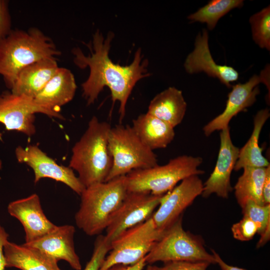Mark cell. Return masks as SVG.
Masks as SVG:
<instances>
[{
  "instance_id": "6da1fadb",
  "label": "cell",
  "mask_w": 270,
  "mask_h": 270,
  "mask_svg": "<svg viewBox=\"0 0 270 270\" xmlns=\"http://www.w3.org/2000/svg\"><path fill=\"white\" fill-rule=\"evenodd\" d=\"M114 36L109 32L106 38L99 30L86 45L90 53L86 56L78 47L72 50L74 62L79 68H88L89 76L81 85L82 94L87 104H94L105 86L110 90L113 104L120 102V120L126 114V105L132 90L137 82L150 76L148 72V62L143 60L140 48L134 54L132 62L126 66L116 64L109 57L111 42Z\"/></svg>"
},
{
  "instance_id": "7a4b0ae2",
  "label": "cell",
  "mask_w": 270,
  "mask_h": 270,
  "mask_svg": "<svg viewBox=\"0 0 270 270\" xmlns=\"http://www.w3.org/2000/svg\"><path fill=\"white\" fill-rule=\"evenodd\" d=\"M61 54L53 40L39 28L12 30L0 40V76L11 90L20 71L38 60Z\"/></svg>"
},
{
  "instance_id": "3957f363",
  "label": "cell",
  "mask_w": 270,
  "mask_h": 270,
  "mask_svg": "<svg viewBox=\"0 0 270 270\" xmlns=\"http://www.w3.org/2000/svg\"><path fill=\"white\" fill-rule=\"evenodd\" d=\"M112 126L96 116L74 146L69 167L76 170L85 188L105 182L112 168V158L108 147Z\"/></svg>"
},
{
  "instance_id": "277c9868",
  "label": "cell",
  "mask_w": 270,
  "mask_h": 270,
  "mask_svg": "<svg viewBox=\"0 0 270 270\" xmlns=\"http://www.w3.org/2000/svg\"><path fill=\"white\" fill-rule=\"evenodd\" d=\"M127 192L126 175L86 188L74 216L76 226L88 236L100 234Z\"/></svg>"
},
{
  "instance_id": "5b68a950",
  "label": "cell",
  "mask_w": 270,
  "mask_h": 270,
  "mask_svg": "<svg viewBox=\"0 0 270 270\" xmlns=\"http://www.w3.org/2000/svg\"><path fill=\"white\" fill-rule=\"evenodd\" d=\"M202 162L200 157L182 155L171 159L164 166L134 170L126 174L128 191L163 195L184 178L204 174L203 170L198 168Z\"/></svg>"
},
{
  "instance_id": "8992f818",
  "label": "cell",
  "mask_w": 270,
  "mask_h": 270,
  "mask_svg": "<svg viewBox=\"0 0 270 270\" xmlns=\"http://www.w3.org/2000/svg\"><path fill=\"white\" fill-rule=\"evenodd\" d=\"M182 217L163 232L145 256L147 264L158 262H207L216 264L213 254L206 251L201 237L183 228Z\"/></svg>"
},
{
  "instance_id": "52a82bcc",
  "label": "cell",
  "mask_w": 270,
  "mask_h": 270,
  "mask_svg": "<svg viewBox=\"0 0 270 270\" xmlns=\"http://www.w3.org/2000/svg\"><path fill=\"white\" fill-rule=\"evenodd\" d=\"M108 147L112 166L106 182L134 170L158 165L156 155L142 143L129 125L120 124L111 128Z\"/></svg>"
},
{
  "instance_id": "ba28073f",
  "label": "cell",
  "mask_w": 270,
  "mask_h": 270,
  "mask_svg": "<svg viewBox=\"0 0 270 270\" xmlns=\"http://www.w3.org/2000/svg\"><path fill=\"white\" fill-rule=\"evenodd\" d=\"M162 233L157 229L152 217L124 231L111 242L100 270L118 264H136L148 254Z\"/></svg>"
},
{
  "instance_id": "9c48e42d",
  "label": "cell",
  "mask_w": 270,
  "mask_h": 270,
  "mask_svg": "<svg viewBox=\"0 0 270 270\" xmlns=\"http://www.w3.org/2000/svg\"><path fill=\"white\" fill-rule=\"evenodd\" d=\"M163 195H154L148 192L128 191L105 230L107 240L111 244L124 231L151 218Z\"/></svg>"
},
{
  "instance_id": "30bf717a",
  "label": "cell",
  "mask_w": 270,
  "mask_h": 270,
  "mask_svg": "<svg viewBox=\"0 0 270 270\" xmlns=\"http://www.w3.org/2000/svg\"><path fill=\"white\" fill-rule=\"evenodd\" d=\"M64 119L37 104L34 98L11 91L0 94V123L7 130H15L32 136L36 133L35 114Z\"/></svg>"
},
{
  "instance_id": "8fae6325",
  "label": "cell",
  "mask_w": 270,
  "mask_h": 270,
  "mask_svg": "<svg viewBox=\"0 0 270 270\" xmlns=\"http://www.w3.org/2000/svg\"><path fill=\"white\" fill-rule=\"evenodd\" d=\"M203 183L198 176L188 177L164 194L158 208L152 216L158 230L164 232L180 218L195 198L201 195Z\"/></svg>"
},
{
  "instance_id": "7c38bea8",
  "label": "cell",
  "mask_w": 270,
  "mask_h": 270,
  "mask_svg": "<svg viewBox=\"0 0 270 270\" xmlns=\"http://www.w3.org/2000/svg\"><path fill=\"white\" fill-rule=\"evenodd\" d=\"M264 83L270 90V66H266L260 76L254 75L244 84L232 86L228 95L226 108L223 112L205 125L204 134L208 136L216 130H221L228 127L230 120L239 112L252 106L260 94L258 85Z\"/></svg>"
},
{
  "instance_id": "4fadbf2b",
  "label": "cell",
  "mask_w": 270,
  "mask_h": 270,
  "mask_svg": "<svg viewBox=\"0 0 270 270\" xmlns=\"http://www.w3.org/2000/svg\"><path fill=\"white\" fill-rule=\"evenodd\" d=\"M15 154L19 162L24 163L32 168L35 184L42 178H50L65 184L80 196L86 188L72 168L59 165L37 146H18Z\"/></svg>"
},
{
  "instance_id": "5bb4252c",
  "label": "cell",
  "mask_w": 270,
  "mask_h": 270,
  "mask_svg": "<svg viewBox=\"0 0 270 270\" xmlns=\"http://www.w3.org/2000/svg\"><path fill=\"white\" fill-rule=\"evenodd\" d=\"M220 147L214 170L204 184L201 195L208 198L212 194L227 198L232 190L230 176L238 157L240 149L231 140L230 128L220 130Z\"/></svg>"
},
{
  "instance_id": "9a60e30c",
  "label": "cell",
  "mask_w": 270,
  "mask_h": 270,
  "mask_svg": "<svg viewBox=\"0 0 270 270\" xmlns=\"http://www.w3.org/2000/svg\"><path fill=\"white\" fill-rule=\"evenodd\" d=\"M8 212L22 224L25 233V243L39 239L57 226L44 214L39 196L36 194L10 202L8 206Z\"/></svg>"
},
{
  "instance_id": "2e32d148",
  "label": "cell",
  "mask_w": 270,
  "mask_h": 270,
  "mask_svg": "<svg viewBox=\"0 0 270 270\" xmlns=\"http://www.w3.org/2000/svg\"><path fill=\"white\" fill-rule=\"evenodd\" d=\"M184 67L190 74L204 72L208 76L217 78L228 88L231 82L236 81L239 74L232 66L219 65L214 60L208 46V30L204 29L196 37L194 48L186 59Z\"/></svg>"
},
{
  "instance_id": "e0dca14e",
  "label": "cell",
  "mask_w": 270,
  "mask_h": 270,
  "mask_svg": "<svg viewBox=\"0 0 270 270\" xmlns=\"http://www.w3.org/2000/svg\"><path fill=\"white\" fill-rule=\"evenodd\" d=\"M75 232V228L72 225L56 226L53 230L39 239L24 244L39 249L58 262H66L74 270H81L80 259L74 246Z\"/></svg>"
},
{
  "instance_id": "ac0fdd59",
  "label": "cell",
  "mask_w": 270,
  "mask_h": 270,
  "mask_svg": "<svg viewBox=\"0 0 270 270\" xmlns=\"http://www.w3.org/2000/svg\"><path fill=\"white\" fill-rule=\"evenodd\" d=\"M76 89L74 75L64 68H58L40 92L34 98L43 108L59 116L60 108L70 102Z\"/></svg>"
},
{
  "instance_id": "d6986e66",
  "label": "cell",
  "mask_w": 270,
  "mask_h": 270,
  "mask_svg": "<svg viewBox=\"0 0 270 270\" xmlns=\"http://www.w3.org/2000/svg\"><path fill=\"white\" fill-rule=\"evenodd\" d=\"M58 68L56 58H44L32 63L20 71L10 91L34 98Z\"/></svg>"
},
{
  "instance_id": "ffe728a7",
  "label": "cell",
  "mask_w": 270,
  "mask_h": 270,
  "mask_svg": "<svg viewBox=\"0 0 270 270\" xmlns=\"http://www.w3.org/2000/svg\"><path fill=\"white\" fill-rule=\"evenodd\" d=\"M6 268L21 270H61L58 262L39 249L8 240L4 246Z\"/></svg>"
},
{
  "instance_id": "44dd1931",
  "label": "cell",
  "mask_w": 270,
  "mask_h": 270,
  "mask_svg": "<svg viewBox=\"0 0 270 270\" xmlns=\"http://www.w3.org/2000/svg\"><path fill=\"white\" fill-rule=\"evenodd\" d=\"M132 127L142 143L152 150L166 148L175 136L172 126L148 112L134 119Z\"/></svg>"
},
{
  "instance_id": "7402d4cb",
  "label": "cell",
  "mask_w": 270,
  "mask_h": 270,
  "mask_svg": "<svg viewBox=\"0 0 270 270\" xmlns=\"http://www.w3.org/2000/svg\"><path fill=\"white\" fill-rule=\"evenodd\" d=\"M186 106L182 92L175 87L170 86L157 94L152 99L147 112L174 128L183 120Z\"/></svg>"
},
{
  "instance_id": "603a6c76",
  "label": "cell",
  "mask_w": 270,
  "mask_h": 270,
  "mask_svg": "<svg viewBox=\"0 0 270 270\" xmlns=\"http://www.w3.org/2000/svg\"><path fill=\"white\" fill-rule=\"evenodd\" d=\"M270 116L268 108L260 110L256 114L252 132L246 143L240 150L234 170L238 171L246 167L266 168L270 165L262 155L258 144L262 129Z\"/></svg>"
},
{
  "instance_id": "cb8c5ba5",
  "label": "cell",
  "mask_w": 270,
  "mask_h": 270,
  "mask_svg": "<svg viewBox=\"0 0 270 270\" xmlns=\"http://www.w3.org/2000/svg\"><path fill=\"white\" fill-rule=\"evenodd\" d=\"M266 168L246 167L234 186L236 200L242 208L248 200L264 206L262 186Z\"/></svg>"
},
{
  "instance_id": "d4e9b609",
  "label": "cell",
  "mask_w": 270,
  "mask_h": 270,
  "mask_svg": "<svg viewBox=\"0 0 270 270\" xmlns=\"http://www.w3.org/2000/svg\"><path fill=\"white\" fill-rule=\"evenodd\" d=\"M243 0H212L188 18L192 22L206 23L209 30H212L218 20L234 8L244 5Z\"/></svg>"
},
{
  "instance_id": "484cf974",
  "label": "cell",
  "mask_w": 270,
  "mask_h": 270,
  "mask_svg": "<svg viewBox=\"0 0 270 270\" xmlns=\"http://www.w3.org/2000/svg\"><path fill=\"white\" fill-rule=\"evenodd\" d=\"M252 39L261 48L270 50V6H267L250 18Z\"/></svg>"
},
{
  "instance_id": "4316f807",
  "label": "cell",
  "mask_w": 270,
  "mask_h": 270,
  "mask_svg": "<svg viewBox=\"0 0 270 270\" xmlns=\"http://www.w3.org/2000/svg\"><path fill=\"white\" fill-rule=\"evenodd\" d=\"M242 208L243 216L250 218L256 224L258 234H261L270 226V204L262 206L248 200Z\"/></svg>"
},
{
  "instance_id": "83f0119b",
  "label": "cell",
  "mask_w": 270,
  "mask_h": 270,
  "mask_svg": "<svg viewBox=\"0 0 270 270\" xmlns=\"http://www.w3.org/2000/svg\"><path fill=\"white\" fill-rule=\"evenodd\" d=\"M110 250V244L105 236H97L92 256L83 270H100Z\"/></svg>"
},
{
  "instance_id": "f1b7e54d",
  "label": "cell",
  "mask_w": 270,
  "mask_h": 270,
  "mask_svg": "<svg viewBox=\"0 0 270 270\" xmlns=\"http://www.w3.org/2000/svg\"><path fill=\"white\" fill-rule=\"evenodd\" d=\"M231 230L234 238L243 242L252 239L258 232L256 224L246 216H243L238 222L234 224Z\"/></svg>"
},
{
  "instance_id": "f546056e",
  "label": "cell",
  "mask_w": 270,
  "mask_h": 270,
  "mask_svg": "<svg viewBox=\"0 0 270 270\" xmlns=\"http://www.w3.org/2000/svg\"><path fill=\"white\" fill-rule=\"evenodd\" d=\"M211 264L207 262H172L158 266L148 264L150 270H206Z\"/></svg>"
},
{
  "instance_id": "4dcf8cb0",
  "label": "cell",
  "mask_w": 270,
  "mask_h": 270,
  "mask_svg": "<svg viewBox=\"0 0 270 270\" xmlns=\"http://www.w3.org/2000/svg\"><path fill=\"white\" fill-rule=\"evenodd\" d=\"M12 30L8 2L0 0V40L6 37Z\"/></svg>"
},
{
  "instance_id": "1f68e13d",
  "label": "cell",
  "mask_w": 270,
  "mask_h": 270,
  "mask_svg": "<svg viewBox=\"0 0 270 270\" xmlns=\"http://www.w3.org/2000/svg\"><path fill=\"white\" fill-rule=\"evenodd\" d=\"M8 234L0 224V270L6 268V262L4 252V246L8 240Z\"/></svg>"
},
{
  "instance_id": "d6a6232c",
  "label": "cell",
  "mask_w": 270,
  "mask_h": 270,
  "mask_svg": "<svg viewBox=\"0 0 270 270\" xmlns=\"http://www.w3.org/2000/svg\"><path fill=\"white\" fill-rule=\"evenodd\" d=\"M262 194L264 204H270V165L266 168V174L262 186Z\"/></svg>"
},
{
  "instance_id": "836d02e7",
  "label": "cell",
  "mask_w": 270,
  "mask_h": 270,
  "mask_svg": "<svg viewBox=\"0 0 270 270\" xmlns=\"http://www.w3.org/2000/svg\"><path fill=\"white\" fill-rule=\"evenodd\" d=\"M145 257L133 265L115 264L106 270H144L146 265Z\"/></svg>"
},
{
  "instance_id": "e575fe53",
  "label": "cell",
  "mask_w": 270,
  "mask_h": 270,
  "mask_svg": "<svg viewBox=\"0 0 270 270\" xmlns=\"http://www.w3.org/2000/svg\"><path fill=\"white\" fill-rule=\"evenodd\" d=\"M216 262V264L218 265L221 270H246L245 269L231 266L226 264L222 258L214 250H211Z\"/></svg>"
},
{
  "instance_id": "d590c367",
  "label": "cell",
  "mask_w": 270,
  "mask_h": 270,
  "mask_svg": "<svg viewBox=\"0 0 270 270\" xmlns=\"http://www.w3.org/2000/svg\"><path fill=\"white\" fill-rule=\"evenodd\" d=\"M270 238V226H268L265 230L260 234V238L257 243L256 248H259L264 246Z\"/></svg>"
},
{
  "instance_id": "8d00e7d4",
  "label": "cell",
  "mask_w": 270,
  "mask_h": 270,
  "mask_svg": "<svg viewBox=\"0 0 270 270\" xmlns=\"http://www.w3.org/2000/svg\"><path fill=\"white\" fill-rule=\"evenodd\" d=\"M2 162L0 160V170L2 169Z\"/></svg>"
},
{
  "instance_id": "74e56055",
  "label": "cell",
  "mask_w": 270,
  "mask_h": 270,
  "mask_svg": "<svg viewBox=\"0 0 270 270\" xmlns=\"http://www.w3.org/2000/svg\"><path fill=\"white\" fill-rule=\"evenodd\" d=\"M146 270H150V269L148 268V267L147 266Z\"/></svg>"
}]
</instances>
